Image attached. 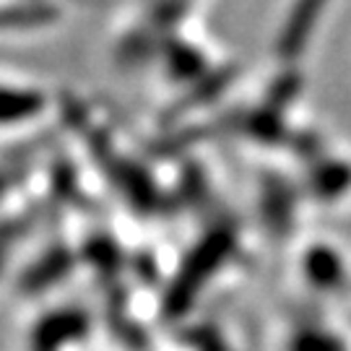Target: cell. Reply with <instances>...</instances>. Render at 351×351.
I'll list each match as a JSON object with an SVG mask.
<instances>
[{
    "mask_svg": "<svg viewBox=\"0 0 351 351\" xmlns=\"http://www.w3.org/2000/svg\"><path fill=\"white\" fill-rule=\"evenodd\" d=\"M50 97L32 81L0 78V133L24 130L47 112Z\"/></svg>",
    "mask_w": 351,
    "mask_h": 351,
    "instance_id": "1",
    "label": "cell"
}]
</instances>
